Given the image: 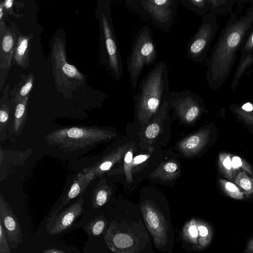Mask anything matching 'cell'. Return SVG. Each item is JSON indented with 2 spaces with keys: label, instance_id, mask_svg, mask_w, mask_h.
Listing matches in <instances>:
<instances>
[{
  "label": "cell",
  "instance_id": "1",
  "mask_svg": "<svg viewBox=\"0 0 253 253\" xmlns=\"http://www.w3.org/2000/svg\"><path fill=\"white\" fill-rule=\"evenodd\" d=\"M253 28V4L245 14H233L229 19L210 57L206 60L207 79L210 88H218L226 79L239 48Z\"/></svg>",
  "mask_w": 253,
  "mask_h": 253
},
{
  "label": "cell",
  "instance_id": "2",
  "mask_svg": "<svg viewBox=\"0 0 253 253\" xmlns=\"http://www.w3.org/2000/svg\"><path fill=\"white\" fill-rule=\"evenodd\" d=\"M169 71L165 62L156 63L140 81L138 92L133 95L136 115L146 123L154 117L170 93Z\"/></svg>",
  "mask_w": 253,
  "mask_h": 253
},
{
  "label": "cell",
  "instance_id": "3",
  "mask_svg": "<svg viewBox=\"0 0 253 253\" xmlns=\"http://www.w3.org/2000/svg\"><path fill=\"white\" fill-rule=\"evenodd\" d=\"M115 136L112 132L91 127H70L53 131L44 137L50 144L69 151L92 147L110 140Z\"/></svg>",
  "mask_w": 253,
  "mask_h": 253
},
{
  "label": "cell",
  "instance_id": "4",
  "mask_svg": "<svg viewBox=\"0 0 253 253\" xmlns=\"http://www.w3.org/2000/svg\"><path fill=\"white\" fill-rule=\"evenodd\" d=\"M157 54L150 27L147 25L142 27L135 36L126 62L129 79L133 91L143 68L154 63Z\"/></svg>",
  "mask_w": 253,
  "mask_h": 253
},
{
  "label": "cell",
  "instance_id": "5",
  "mask_svg": "<svg viewBox=\"0 0 253 253\" xmlns=\"http://www.w3.org/2000/svg\"><path fill=\"white\" fill-rule=\"evenodd\" d=\"M126 3L157 28L169 33L176 13V0H127Z\"/></svg>",
  "mask_w": 253,
  "mask_h": 253
},
{
  "label": "cell",
  "instance_id": "6",
  "mask_svg": "<svg viewBox=\"0 0 253 253\" xmlns=\"http://www.w3.org/2000/svg\"><path fill=\"white\" fill-rule=\"evenodd\" d=\"M216 15L210 12L202 17L201 24L195 34L187 42V57L203 64L206 61L211 44L218 29Z\"/></svg>",
  "mask_w": 253,
  "mask_h": 253
},
{
  "label": "cell",
  "instance_id": "7",
  "mask_svg": "<svg viewBox=\"0 0 253 253\" xmlns=\"http://www.w3.org/2000/svg\"><path fill=\"white\" fill-rule=\"evenodd\" d=\"M167 102L169 108H173L177 116L187 123L194 121L203 109L201 99L190 90L170 91Z\"/></svg>",
  "mask_w": 253,
  "mask_h": 253
},
{
  "label": "cell",
  "instance_id": "8",
  "mask_svg": "<svg viewBox=\"0 0 253 253\" xmlns=\"http://www.w3.org/2000/svg\"><path fill=\"white\" fill-rule=\"evenodd\" d=\"M52 62L55 83L58 87H68L72 80L83 82L84 76L74 66L66 61L64 43L60 39L55 40L52 48Z\"/></svg>",
  "mask_w": 253,
  "mask_h": 253
},
{
  "label": "cell",
  "instance_id": "9",
  "mask_svg": "<svg viewBox=\"0 0 253 253\" xmlns=\"http://www.w3.org/2000/svg\"><path fill=\"white\" fill-rule=\"evenodd\" d=\"M101 23L109 67L117 80L122 79L123 63L119 47L109 15L102 12Z\"/></svg>",
  "mask_w": 253,
  "mask_h": 253
},
{
  "label": "cell",
  "instance_id": "10",
  "mask_svg": "<svg viewBox=\"0 0 253 253\" xmlns=\"http://www.w3.org/2000/svg\"><path fill=\"white\" fill-rule=\"evenodd\" d=\"M0 219L3 224L10 247L13 250L16 249L18 245L23 242L20 224L16 216L1 193Z\"/></svg>",
  "mask_w": 253,
  "mask_h": 253
},
{
  "label": "cell",
  "instance_id": "11",
  "mask_svg": "<svg viewBox=\"0 0 253 253\" xmlns=\"http://www.w3.org/2000/svg\"><path fill=\"white\" fill-rule=\"evenodd\" d=\"M84 202L83 197H80L75 203L56 215L51 221L47 223L46 227L48 233L50 235H54L68 229L82 213Z\"/></svg>",
  "mask_w": 253,
  "mask_h": 253
},
{
  "label": "cell",
  "instance_id": "12",
  "mask_svg": "<svg viewBox=\"0 0 253 253\" xmlns=\"http://www.w3.org/2000/svg\"><path fill=\"white\" fill-rule=\"evenodd\" d=\"M94 177L93 173L87 169L78 174L67 194L47 219V223L51 221L71 200L83 192Z\"/></svg>",
  "mask_w": 253,
  "mask_h": 253
},
{
  "label": "cell",
  "instance_id": "13",
  "mask_svg": "<svg viewBox=\"0 0 253 253\" xmlns=\"http://www.w3.org/2000/svg\"><path fill=\"white\" fill-rule=\"evenodd\" d=\"M3 32L1 34L0 67L4 70L10 67L16 44L15 34L9 29Z\"/></svg>",
  "mask_w": 253,
  "mask_h": 253
},
{
  "label": "cell",
  "instance_id": "14",
  "mask_svg": "<svg viewBox=\"0 0 253 253\" xmlns=\"http://www.w3.org/2000/svg\"><path fill=\"white\" fill-rule=\"evenodd\" d=\"M127 145H124L114 150L107 156L87 168L94 175L100 176L110 169L114 165L121 160L127 151Z\"/></svg>",
  "mask_w": 253,
  "mask_h": 253
},
{
  "label": "cell",
  "instance_id": "15",
  "mask_svg": "<svg viewBox=\"0 0 253 253\" xmlns=\"http://www.w3.org/2000/svg\"><path fill=\"white\" fill-rule=\"evenodd\" d=\"M203 136L201 133L189 136L181 140L178 145V150L186 156L195 154L203 143Z\"/></svg>",
  "mask_w": 253,
  "mask_h": 253
},
{
  "label": "cell",
  "instance_id": "16",
  "mask_svg": "<svg viewBox=\"0 0 253 253\" xmlns=\"http://www.w3.org/2000/svg\"><path fill=\"white\" fill-rule=\"evenodd\" d=\"M29 38L27 36H19L15 49L14 59L16 64L25 68L28 63Z\"/></svg>",
  "mask_w": 253,
  "mask_h": 253
},
{
  "label": "cell",
  "instance_id": "17",
  "mask_svg": "<svg viewBox=\"0 0 253 253\" xmlns=\"http://www.w3.org/2000/svg\"><path fill=\"white\" fill-rule=\"evenodd\" d=\"M240 49L241 56L238 67L245 69L253 61V28L245 37Z\"/></svg>",
  "mask_w": 253,
  "mask_h": 253
},
{
  "label": "cell",
  "instance_id": "18",
  "mask_svg": "<svg viewBox=\"0 0 253 253\" xmlns=\"http://www.w3.org/2000/svg\"><path fill=\"white\" fill-rule=\"evenodd\" d=\"M104 239L108 246L112 249L115 248H127L133 244L132 239L128 235L123 233H116L113 235L109 231H108L104 236Z\"/></svg>",
  "mask_w": 253,
  "mask_h": 253
},
{
  "label": "cell",
  "instance_id": "19",
  "mask_svg": "<svg viewBox=\"0 0 253 253\" xmlns=\"http://www.w3.org/2000/svg\"><path fill=\"white\" fill-rule=\"evenodd\" d=\"M111 194L110 188L106 184L98 183L94 190L92 198V206L96 209L103 206L109 199Z\"/></svg>",
  "mask_w": 253,
  "mask_h": 253
},
{
  "label": "cell",
  "instance_id": "20",
  "mask_svg": "<svg viewBox=\"0 0 253 253\" xmlns=\"http://www.w3.org/2000/svg\"><path fill=\"white\" fill-rule=\"evenodd\" d=\"M180 2L186 8L202 17L211 10L210 0H180Z\"/></svg>",
  "mask_w": 253,
  "mask_h": 253
},
{
  "label": "cell",
  "instance_id": "21",
  "mask_svg": "<svg viewBox=\"0 0 253 253\" xmlns=\"http://www.w3.org/2000/svg\"><path fill=\"white\" fill-rule=\"evenodd\" d=\"M143 211L145 212V219L153 232L158 233L161 231L160 229L162 228L163 224L156 210L149 205H146Z\"/></svg>",
  "mask_w": 253,
  "mask_h": 253
},
{
  "label": "cell",
  "instance_id": "22",
  "mask_svg": "<svg viewBox=\"0 0 253 253\" xmlns=\"http://www.w3.org/2000/svg\"><path fill=\"white\" fill-rule=\"evenodd\" d=\"M177 164L170 161L162 165L154 173V177L160 178L164 180H171L176 175L177 171Z\"/></svg>",
  "mask_w": 253,
  "mask_h": 253
},
{
  "label": "cell",
  "instance_id": "23",
  "mask_svg": "<svg viewBox=\"0 0 253 253\" xmlns=\"http://www.w3.org/2000/svg\"><path fill=\"white\" fill-rule=\"evenodd\" d=\"M28 96L17 103L15 109L14 128L16 132L20 129L26 113Z\"/></svg>",
  "mask_w": 253,
  "mask_h": 253
},
{
  "label": "cell",
  "instance_id": "24",
  "mask_svg": "<svg viewBox=\"0 0 253 253\" xmlns=\"http://www.w3.org/2000/svg\"><path fill=\"white\" fill-rule=\"evenodd\" d=\"M102 217L98 216L91 220L84 227L85 231L89 235L98 236L102 233L105 226V221Z\"/></svg>",
  "mask_w": 253,
  "mask_h": 253
},
{
  "label": "cell",
  "instance_id": "25",
  "mask_svg": "<svg viewBox=\"0 0 253 253\" xmlns=\"http://www.w3.org/2000/svg\"><path fill=\"white\" fill-rule=\"evenodd\" d=\"M133 149L131 146L127 150L124 157V170L127 183L132 181Z\"/></svg>",
  "mask_w": 253,
  "mask_h": 253
},
{
  "label": "cell",
  "instance_id": "26",
  "mask_svg": "<svg viewBox=\"0 0 253 253\" xmlns=\"http://www.w3.org/2000/svg\"><path fill=\"white\" fill-rule=\"evenodd\" d=\"M210 0L211 4V12L216 15L220 13L229 11L234 2L233 0Z\"/></svg>",
  "mask_w": 253,
  "mask_h": 253
},
{
  "label": "cell",
  "instance_id": "27",
  "mask_svg": "<svg viewBox=\"0 0 253 253\" xmlns=\"http://www.w3.org/2000/svg\"><path fill=\"white\" fill-rule=\"evenodd\" d=\"M33 84V75L31 73L25 83L22 85L20 89L17 91L15 95V102L17 103L25 98L28 96V94L31 90Z\"/></svg>",
  "mask_w": 253,
  "mask_h": 253
},
{
  "label": "cell",
  "instance_id": "28",
  "mask_svg": "<svg viewBox=\"0 0 253 253\" xmlns=\"http://www.w3.org/2000/svg\"><path fill=\"white\" fill-rule=\"evenodd\" d=\"M0 253H11L10 247L3 224L0 219Z\"/></svg>",
  "mask_w": 253,
  "mask_h": 253
},
{
  "label": "cell",
  "instance_id": "29",
  "mask_svg": "<svg viewBox=\"0 0 253 253\" xmlns=\"http://www.w3.org/2000/svg\"><path fill=\"white\" fill-rule=\"evenodd\" d=\"M158 122L154 120L153 123L150 124L146 128L144 133L146 137L149 139L155 138L160 131V126Z\"/></svg>",
  "mask_w": 253,
  "mask_h": 253
},
{
  "label": "cell",
  "instance_id": "30",
  "mask_svg": "<svg viewBox=\"0 0 253 253\" xmlns=\"http://www.w3.org/2000/svg\"><path fill=\"white\" fill-rule=\"evenodd\" d=\"M9 118V108L5 105H2L0 110V130L1 131Z\"/></svg>",
  "mask_w": 253,
  "mask_h": 253
},
{
  "label": "cell",
  "instance_id": "31",
  "mask_svg": "<svg viewBox=\"0 0 253 253\" xmlns=\"http://www.w3.org/2000/svg\"><path fill=\"white\" fill-rule=\"evenodd\" d=\"M149 157L148 155H139L133 159V166L139 165L145 161Z\"/></svg>",
  "mask_w": 253,
  "mask_h": 253
},
{
  "label": "cell",
  "instance_id": "32",
  "mask_svg": "<svg viewBox=\"0 0 253 253\" xmlns=\"http://www.w3.org/2000/svg\"><path fill=\"white\" fill-rule=\"evenodd\" d=\"M199 234L201 238H206L209 234V231L207 227L203 224H201L198 227Z\"/></svg>",
  "mask_w": 253,
  "mask_h": 253
},
{
  "label": "cell",
  "instance_id": "33",
  "mask_svg": "<svg viewBox=\"0 0 253 253\" xmlns=\"http://www.w3.org/2000/svg\"><path fill=\"white\" fill-rule=\"evenodd\" d=\"M188 235L191 238L195 239L199 234L198 228L194 225H190L188 229Z\"/></svg>",
  "mask_w": 253,
  "mask_h": 253
},
{
  "label": "cell",
  "instance_id": "34",
  "mask_svg": "<svg viewBox=\"0 0 253 253\" xmlns=\"http://www.w3.org/2000/svg\"><path fill=\"white\" fill-rule=\"evenodd\" d=\"M241 186L246 190H249L252 188V183L247 178H242L240 181Z\"/></svg>",
  "mask_w": 253,
  "mask_h": 253
},
{
  "label": "cell",
  "instance_id": "35",
  "mask_svg": "<svg viewBox=\"0 0 253 253\" xmlns=\"http://www.w3.org/2000/svg\"><path fill=\"white\" fill-rule=\"evenodd\" d=\"M243 253H253V238L248 242L246 248Z\"/></svg>",
  "mask_w": 253,
  "mask_h": 253
},
{
  "label": "cell",
  "instance_id": "36",
  "mask_svg": "<svg viewBox=\"0 0 253 253\" xmlns=\"http://www.w3.org/2000/svg\"><path fill=\"white\" fill-rule=\"evenodd\" d=\"M242 163L241 159L238 157H234L232 160V166L235 168L241 166Z\"/></svg>",
  "mask_w": 253,
  "mask_h": 253
},
{
  "label": "cell",
  "instance_id": "37",
  "mask_svg": "<svg viewBox=\"0 0 253 253\" xmlns=\"http://www.w3.org/2000/svg\"><path fill=\"white\" fill-rule=\"evenodd\" d=\"M43 253H66L64 251L58 249H48L44 250Z\"/></svg>",
  "mask_w": 253,
  "mask_h": 253
},
{
  "label": "cell",
  "instance_id": "38",
  "mask_svg": "<svg viewBox=\"0 0 253 253\" xmlns=\"http://www.w3.org/2000/svg\"><path fill=\"white\" fill-rule=\"evenodd\" d=\"M224 166L227 169H230L232 167V161L229 157H227L223 162Z\"/></svg>",
  "mask_w": 253,
  "mask_h": 253
},
{
  "label": "cell",
  "instance_id": "39",
  "mask_svg": "<svg viewBox=\"0 0 253 253\" xmlns=\"http://www.w3.org/2000/svg\"><path fill=\"white\" fill-rule=\"evenodd\" d=\"M226 189L231 192H235L237 190L236 186L231 182H227L225 184Z\"/></svg>",
  "mask_w": 253,
  "mask_h": 253
},
{
  "label": "cell",
  "instance_id": "40",
  "mask_svg": "<svg viewBox=\"0 0 253 253\" xmlns=\"http://www.w3.org/2000/svg\"><path fill=\"white\" fill-rule=\"evenodd\" d=\"M242 108L246 111H252L253 110V106L250 103H247L243 105Z\"/></svg>",
  "mask_w": 253,
  "mask_h": 253
},
{
  "label": "cell",
  "instance_id": "41",
  "mask_svg": "<svg viewBox=\"0 0 253 253\" xmlns=\"http://www.w3.org/2000/svg\"><path fill=\"white\" fill-rule=\"evenodd\" d=\"M12 2L13 0H5L4 2L3 6H4L6 8H9L12 6Z\"/></svg>",
  "mask_w": 253,
  "mask_h": 253
},
{
  "label": "cell",
  "instance_id": "42",
  "mask_svg": "<svg viewBox=\"0 0 253 253\" xmlns=\"http://www.w3.org/2000/svg\"><path fill=\"white\" fill-rule=\"evenodd\" d=\"M2 17V4H0V19L1 20Z\"/></svg>",
  "mask_w": 253,
  "mask_h": 253
}]
</instances>
